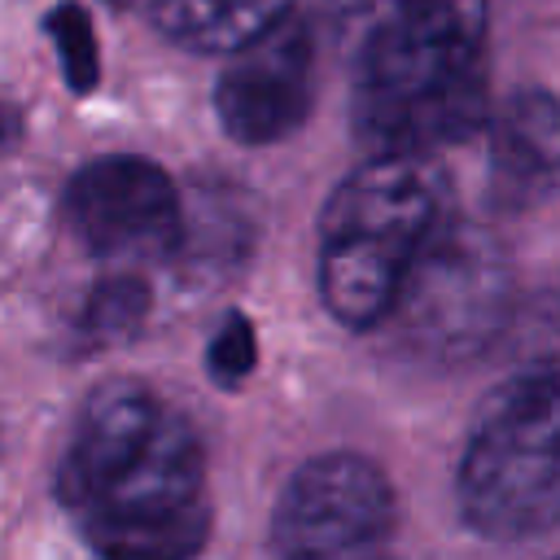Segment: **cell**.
I'll return each instance as SVG.
<instances>
[{
	"label": "cell",
	"mask_w": 560,
	"mask_h": 560,
	"mask_svg": "<svg viewBox=\"0 0 560 560\" xmlns=\"http://www.w3.org/2000/svg\"><path fill=\"white\" fill-rule=\"evenodd\" d=\"M57 494L105 560H192L210 529L206 451L144 385H105L74 420Z\"/></svg>",
	"instance_id": "6da1fadb"
},
{
	"label": "cell",
	"mask_w": 560,
	"mask_h": 560,
	"mask_svg": "<svg viewBox=\"0 0 560 560\" xmlns=\"http://www.w3.org/2000/svg\"><path fill=\"white\" fill-rule=\"evenodd\" d=\"M372 158H429L486 122V0H332Z\"/></svg>",
	"instance_id": "7a4b0ae2"
},
{
	"label": "cell",
	"mask_w": 560,
	"mask_h": 560,
	"mask_svg": "<svg viewBox=\"0 0 560 560\" xmlns=\"http://www.w3.org/2000/svg\"><path fill=\"white\" fill-rule=\"evenodd\" d=\"M438 232L442 171L433 158H368L319 219L324 306L346 328H376Z\"/></svg>",
	"instance_id": "3957f363"
},
{
	"label": "cell",
	"mask_w": 560,
	"mask_h": 560,
	"mask_svg": "<svg viewBox=\"0 0 560 560\" xmlns=\"http://www.w3.org/2000/svg\"><path fill=\"white\" fill-rule=\"evenodd\" d=\"M459 508L490 538H521L560 521V368L499 385L459 459Z\"/></svg>",
	"instance_id": "277c9868"
},
{
	"label": "cell",
	"mask_w": 560,
	"mask_h": 560,
	"mask_svg": "<svg viewBox=\"0 0 560 560\" xmlns=\"http://www.w3.org/2000/svg\"><path fill=\"white\" fill-rule=\"evenodd\" d=\"M508 306V267L490 236L468 228H446L429 241L411 267L398 302L402 332L438 359H459L481 350Z\"/></svg>",
	"instance_id": "5b68a950"
},
{
	"label": "cell",
	"mask_w": 560,
	"mask_h": 560,
	"mask_svg": "<svg viewBox=\"0 0 560 560\" xmlns=\"http://www.w3.org/2000/svg\"><path fill=\"white\" fill-rule=\"evenodd\" d=\"M394 538L389 477L350 451L306 459L276 508L280 560H385Z\"/></svg>",
	"instance_id": "8992f818"
},
{
	"label": "cell",
	"mask_w": 560,
	"mask_h": 560,
	"mask_svg": "<svg viewBox=\"0 0 560 560\" xmlns=\"http://www.w3.org/2000/svg\"><path fill=\"white\" fill-rule=\"evenodd\" d=\"M66 219L105 262H153L179 249L184 206L171 175L149 158H96L66 184Z\"/></svg>",
	"instance_id": "52a82bcc"
},
{
	"label": "cell",
	"mask_w": 560,
	"mask_h": 560,
	"mask_svg": "<svg viewBox=\"0 0 560 560\" xmlns=\"http://www.w3.org/2000/svg\"><path fill=\"white\" fill-rule=\"evenodd\" d=\"M315 96V48L306 22L293 13L267 35L236 48L219 74L214 109L232 140L276 144L293 136Z\"/></svg>",
	"instance_id": "ba28073f"
},
{
	"label": "cell",
	"mask_w": 560,
	"mask_h": 560,
	"mask_svg": "<svg viewBox=\"0 0 560 560\" xmlns=\"http://www.w3.org/2000/svg\"><path fill=\"white\" fill-rule=\"evenodd\" d=\"M490 175L503 201L538 197L560 175V105L542 92L512 96L490 122Z\"/></svg>",
	"instance_id": "9c48e42d"
},
{
	"label": "cell",
	"mask_w": 560,
	"mask_h": 560,
	"mask_svg": "<svg viewBox=\"0 0 560 560\" xmlns=\"http://www.w3.org/2000/svg\"><path fill=\"white\" fill-rule=\"evenodd\" d=\"M153 26L192 52H236L293 13V0H144Z\"/></svg>",
	"instance_id": "30bf717a"
},
{
	"label": "cell",
	"mask_w": 560,
	"mask_h": 560,
	"mask_svg": "<svg viewBox=\"0 0 560 560\" xmlns=\"http://www.w3.org/2000/svg\"><path fill=\"white\" fill-rule=\"evenodd\" d=\"M52 39H57V52H61V70L70 79V88L88 92L92 79H96V44H92V26L88 18L74 9V4H61L48 22Z\"/></svg>",
	"instance_id": "8fae6325"
},
{
	"label": "cell",
	"mask_w": 560,
	"mask_h": 560,
	"mask_svg": "<svg viewBox=\"0 0 560 560\" xmlns=\"http://www.w3.org/2000/svg\"><path fill=\"white\" fill-rule=\"evenodd\" d=\"M206 363H210V376L219 385H241L249 376V368H254V328H249V319L228 315L223 328L210 341Z\"/></svg>",
	"instance_id": "7c38bea8"
},
{
	"label": "cell",
	"mask_w": 560,
	"mask_h": 560,
	"mask_svg": "<svg viewBox=\"0 0 560 560\" xmlns=\"http://www.w3.org/2000/svg\"><path fill=\"white\" fill-rule=\"evenodd\" d=\"M140 311H144V289L131 276H114L92 298V328L96 332H118V328L136 324Z\"/></svg>",
	"instance_id": "4fadbf2b"
},
{
	"label": "cell",
	"mask_w": 560,
	"mask_h": 560,
	"mask_svg": "<svg viewBox=\"0 0 560 560\" xmlns=\"http://www.w3.org/2000/svg\"><path fill=\"white\" fill-rule=\"evenodd\" d=\"M0 144H4V109H0Z\"/></svg>",
	"instance_id": "5bb4252c"
}]
</instances>
